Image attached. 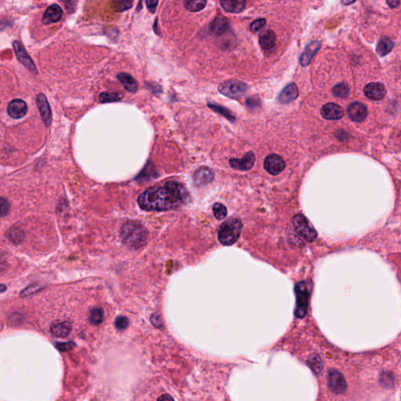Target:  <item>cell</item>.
Masks as SVG:
<instances>
[{
	"label": "cell",
	"mask_w": 401,
	"mask_h": 401,
	"mask_svg": "<svg viewBox=\"0 0 401 401\" xmlns=\"http://www.w3.org/2000/svg\"><path fill=\"white\" fill-rule=\"evenodd\" d=\"M188 198V192L182 184L169 181L143 192L139 196L138 203L146 211H167L185 205Z\"/></svg>",
	"instance_id": "6da1fadb"
},
{
	"label": "cell",
	"mask_w": 401,
	"mask_h": 401,
	"mask_svg": "<svg viewBox=\"0 0 401 401\" xmlns=\"http://www.w3.org/2000/svg\"><path fill=\"white\" fill-rule=\"evenodd\" d=\"M122 240L129 248H138L146 244L148 232L141 223L127 222L122 227Z\"/></svg>",
	"instance_id": "7a4b0ae2"
},
{
	"label": "cell",
	"mask_w": 401,
	"mask_h": 401,
	"mask_svg": "<svg viewBox=\"0 0 401 401\" xmlns=\"http://www.w3.org/2000/svg\"><path fill=\"white\" fill-rule=\"evenodd\" d=\"M242 221L238 218H230L221 225L218 239L223 246H232L238 241L242 232Z\"/></svg>",
	"instance_id": "3957f363"
},
{
	"label": "cell",
	"mask_w": 401,
	"mask_h": 401,
	"mask_svg": "<svg viewBox=\"0 0 401 401\" xmlns=\"http://www.w3.org/2000/svg\"><path fill=\"white\" fill-rule=\"evenodd\" d=\"M296 308L295 314L298 318H304L307 315L309 292L306 281H301L296 285Z\"/></svg>",
	"instance_id": "277c9868"
},
{
	"label": "cell",
	"mask_w": 401,
	"mask_h": 401,
	"mask_svg": "<svg viewBox=\"0 0 401 401\" xmlns=\"http://www.w3.org/2000/svg\"><path fill=\"white\" fill-rule=\"evenodd\" d=\"M293 225L296 232L307 242H313L317 238V231L304 215L298 214L294 217Z\"/></svg>",
	"instance_id": "5b68a950"
},
{
	"label": "cell",
	"mask_w": 401,
	"mask_h": 401,
	"mask_svg": "<svg viewBox=\"0 0 401 401\" xmlns=\"http://www.w3.org/2000/svg\"><path fill=\"white\" fill-rule=\"evenodd\" d=\"M218 89L220 93L227 97L238 98L247 92L248 87L240 81L228 80L221 83Z\"/></svg>",
	"instance_id": "8992f818"
},
{
	"label": "cell",
	"mask_w": 401,
	"mask_h": 401,
	"mask_svg": "<svg viewBox=\"0 0 401 401\" xmlns=\"http://www.w3.org/2000/svg\"><path fill=\"white\" fill-rule=\"evenodd\" d=\"M328 384L331 390L336 394H343L347 388L343 375L336 369H331L328 371Z\"/></svg>",
	"instance_id": "52a82bcc"
},
{
	"label": "cell",
	"mask_w": 401,
	"mask_h": 401,
	"mask_svg": "<svg viewBox=\"0 0 401 401\" xmlns=\"http://www.w3.org/2000/svg\"><path fill=\"white\" fill-rule=\"evenodd\" d=\"M13 46H14V51H15L16 56L18 58V61L21 62L24 66L27 67L29 71H31V73L38 74L37 71L36 66L33 62L32 60L31 59L26 50L24 48L21 42L18 41H14L13 42Z\"/></svg>",
	"instance_id": "ba28073f"
},
{
	"label": "cell",
	"mask_w": 401,
	"mask_h": 401,
	"mask_svg": "<svg viewBox=\"0 0 401 401\" xmlns=\"http://www.w3.org/2000/svg\"><path fill=\"white\" fill-rule=\"evenodd\" d=\"M264 168L271 175H278L284 170L285 163L284 159L278 154H272L266 157Z\"/></svg>",
	"instance_id": "9c48e42d"
},
{
	"label": "cell",
	"mask_w": 401,
	"mask_h": 401,
	"mask_svg": "<svg viewBox=\"0 0 401 401\" xmlns=\"http://www.w3.org/2000/svg\"><path fill=\"white\" fill-rule=\"evenodd\" d=\"M349 119L354 123H361L366 119L369 111L366 106L360 102H353L347 108Z\"/></svg>",
	"instance_id": "30bf717a"
},
{
	"label": "cell",
	"mask_w": 401,
	"mask_h": 401,
	"mask_svg": "<svg viewBox=\"0 0 401 401\" xmlns=\"http://www.w3.org/2000/svg\"><path fill=\"white\" fill-rule=\"evenodd\" d=\"M255 157L253 152H249L245 154L242 159L232 158L230 160V165L233 169L242 171H247L253 167Z\"/></svg>",
	"instance_id": "8fae6325"
},
{
	"label": "cell",
	"mask_w": 401,
	"mask_h": 401,
	"mask_svg": "<svg viewBox=\"0 0 401 401\" xmlns=\"http://www.w3.org/2000/svg\"><path fill=\"white\" fill-rule=\"evenodd\" d=\"M365 96L372 100H381L385 97L386 90L380 83H371L364 89Z\"/></svg>",
	"instance_id": "7c38bea8"
},
{
	"label": "cell",
	"mask_w": 401,
	"mask_h": 401,
	"mask_svg": "<svg viewBox=\"0 0 401 401\" xmlns=\"http://www.w3.org/2000/svg\"><path fill=\"white\" fill-rule=\"evenodd\" d=\"M215 178V174L210 168L202 166L196 170L194 173L193 179L194 184L198 186L209 185L213 182Z\"/></svg>",
	"instance_id": "4fadbf2b"
},
{
	"label": "cell",
	"mask_w": 401,
	"mask_h": 401,
	"mask_svg": "<svg viewBox=\"0 0 401 401\" xmlns=\"http://www.w3.org/2000/svg\"><path fill=\"white\" fill-rule=\"evenodd\" d=\"M321 115L327 120H338L344 116L342 107L335 103H328L321 108Z\"/></svg>",
	"instance_id": "5bb4252c"
},
{
	"label": "cell",
	"mask_w": 401,
	"mask_h": 401,
	"mask_svg": "<svg viewBox=\"0 0 401 401\" xmlns=\"http://www.w3.org/2000/svg\"><path fill=\"white\" fill-rule=\"evenodd\" d=\"M28 112L27 104L21 99L12 100L8 105V115L14 119L23 118Z\"/></svg>",
	"instance_id": "9a60e30c"
},
{
	"label": "cell",
	"mask_w": 401,
	"mask_h": 401,
	"mask_svg": "<svg viewBox=\"0 0 401 401\" xmlns=\"http://www.w3.org/2000/svg\"><path fill=\"white\" fill-rule=\"evenodd\" d=\"M36 104L38 105V110L40 112L42 120L44 122L47 126L50 125L52 122V114L50 111V104L46 96L42 93L37 95Z\"/></svg>",
	"instance_id": "2e32d148"
},
{
	"label": "cell",
	"mask_w": 401,
	"mask_h": 401,
	"mask_svg": "<svg viewBox=\"0 0 401 401\" xmlns=\"http://www.w3.org/2000/svg\"><path fill=\"white\" fill-rule=\"evenodd\" d=\"M63 11L59 5L53 4L46 9L42 18V23L44 25L56 23L62 19Z\"/></svg>",
	"instance_id": "e0dca14e"
},
{
	"label": "cell",
	"mask_w": 401,
	"mask_h": 401,
	"mask_svg": "<svg viewBox=\"0 0 401 401\" xmlns=\"http://www.w3.org/2000/svg\"><path fill=\"white\" fill-rule=\"evenodd\" d=\"M321 42H318V41H313V42H311L309 44L307 45L304 52L300 57V62L302 65L304 66V67L309 65L311 61L313 59V56L321 49Z\"/></svg>",
	"instance_id": "ac0fdd59"
},
{
	"label": "cell",
	"mask_w": 401,
	"mask_h": 401,
	"mask_svg": "<svg viewBox=\"0 0 401 401\" xmlns=\"http://www.w3.org/2000/svg\"><path fill=\"white\" fill-rule=\"evenodd\" d=\"M276 40L275 31L271 29L266 30L259 35V45L261 46L262 50L266 52H270L275 49Z\"/></svg>",
	"instance_id": "d6986e66"
},
{
	"label": "cell",
	"mask_w": 401,
	"mask_h": 401,
	"mask_svg": "<svg viewBox=\"0 0 401 401\" xmlns=\"http://www.w3.org/2000/svg\"><path fill=\"white\" fill-rule=\"evenodd\" d=\"M298 96H299V90H298L297 86L295 83H290L280 92L278 99L280 104H286L296 100Z\"/></svg>",
	"instance_id": "ffe728a7"
},
{
	"label": "cell",
	"mask_w": 401,
	"mask_h": 401,
	"mask_svg": "<svg viewBox=\"0 0 401 401\" xmlns=\"http://www.w3.org/2000/svg\"><path fill=\"white\" fill-rule=\"evenodd\" d=\"M230 27L227 18L224 17H217L212 21L210 25V31L213 33V35H221L224 34Z\"/></svg>",
	"instance_id": "44dd1931"
},
{
	"label": "cell",
	"mask_w": 401,
	"mask_h": 401,
	"mask_svg": "<svg viewBox=\"0 0 401 401\" xmlns=\"http://www.w3.org/2000/svg\"><path fill=\"white\" fill-rule=\"evenodd\" d=\"M71 329L72 327L71 323L68 321L53 323L52 325L50 326L51 334L58 338H64L68 336L71 332Z\"/></svg>",
	"instance_id": "7402d4cb"
},
{
	"label": "cell",
	"mask_w": 401,
	"mask_h": 401,
	"mask_svg": "<svg viewBox=\"0 0 401 401\" xmlns=\"http://www.w3.org/2000/svg\"><path fill=\"white\" fill-rule=\"evenodd\" d=\"M117 78L121 82L122 84L123 85L125 91L131 93H135L138 91V83L132 75L123 72V73L119 74Z\"/></svg>",
	"instance_id": "603a6c76"
},
{
	"label": "cell",
	"mask_w": 401,
	"mask_h": 401,
	"mask_svg": "<svg viewBox=\"0 0 401 401\" xmlns=\"http://www.w3.org/2000/svg\"><path fill=\"white\" fill-rule=\"evenodd\" d=\"M221 6L225 10L229 13L233 14H238L244 10L246 7V2L245 1H230V0H224L221 1Z\"/></svg>",
	"instance_id": "cb8c5ba5"
},
{
	"label": "cell",
	"mask_w": 401,
	"mask_h": 401,
	"mask_svg": "<svg viewBox=\"0 0 401 401\" xmlns=\"http://www.w3.org/2000/svg\"><path fill=\"white\" fill-rule=\"evenodd\" d=\"M394 46H395V43L391 38H388V37H382L378 42V46L376 47L377 54L380 57H385L389 53L391 52Z\"/></svg>",
	"instance_id": "d4e9b609"
},
{
	"label": "cell",
	"mask_w": 401,
	"mask_h": 401,
	"mask_svg": "<svg viewBox=\"0 0 401 401\" xmlns=\"http://www.w3.org/2000/svg\"><path fill=\"white\" fill-rule=\"evenodd\" d=\"M208 106L214 112H217L219 115H223V117L226 118L229 121L234 122L236 120V118L228 108L219 105V104H213V103H209Z\"/></svg>",
	"instance_id": "484cf974"
},
{
	"label": "cell",
	"mask_w": 401,
	"mask_h": 401,
	"mask_svg": "<svg viewBox=\"0 0 401 401\" xmlns=\"http://www.w3.org/2000/svg\"><path fill=\"white\" fill-rule=\"evenodd\" d=\"M123 96L121 93L104 92L99 96V100L101 103H112V102L120 101Z\"/></svg>",
	"instance_id": "4316f807"
},
{
	"label": "cell",
	"mask_w": 401,
	"mask_h": 401,
	"mask_svg": "<svg viewBox=\"0 0 401 401\" xmlns=\"http://www.w3.org/2000/svg\"><path fill=\"white\" fill-rule=\"evenodd\" d=\"M349 92H350V89L349 86L346 83H341L339 84H337L332 88V93L336 97L344 98L348 97L349 96Z\"/></svg>",
	"instance_id": "83f0119b"
},
{
	"label": "cell",
	"mask_w": 401,
	"mask_h": 401,
	"mask_svg": "<svg viewBox=\"0 0 401 401\" xmlns=\"http://www.w3.org/2000/svg\"><path fill=\"white\" fill-rule=\"evenodd\" d=\"M207 2L205 0H194V1H185V7L190 12H198L206 7Z\"/></svg>",
	"instance_id": "f1b7e54d"
},
{
	"label": "cell",
	"mask_w": 401,
	"mask_h": 401,
	"mask_svg": "<svg viewBox=\"0 0 401 401\" xmlns=\"http://www.w3.org/2000/svg\"><path fill=\"white\" fill-rule=\"evenodd\" d=\"M307 364L309 365V368L312 369L313 372L316 373V374H318L322 370V361H321V357H319L317 354L311 355L309 357L308 361H307Z\"/></svg>",
	"instance_id": "f546056e"
},
{
	"label": "cell",
	"mask_w": 401,
	"mask_h": 401,
	"mask_svg": "<svg viewBox=\"0 0 401 401\" xmlns=\"http://www.w3.org/2000/svg\"><path fill=\"white\" fill-rule=\"evenodd\" d=\"M104 310L101 308H93L90 315V321L93 325H99L104 321Z\"/></svg>",
	"instance_id": "4dcf8cb0"
},
{
	"label": "cell",
	"mask_w": 401,
	"mask_h": 401,
	"mask_svg": "<svg viewBox=\"0 0 401 401\" xmlns=\"http://www.w3.org/2000/svg\"><path fill=\"white\" fill-rule=\"evenodd\" d=\"M8 238L14 244H19L25 238L23 230L18 227H13L8 232Z\"/></svg>",
	"instance_id": "1f68e13d"
},
{
	"label": "cell",
	"mask_w": 401,
	"mask_h": 401,
	"mask_svg": "<svg viewBox=\"0 0 401 401\" xmlns=\"http://www.w3.org/2000/svg\"><path fill=\"white\" fill-rule=\"evenodd\" d=\"M213 214L215 216L216 218L218 219H224L225 217L227 216V208L223 206V204L216 203L213 207Z\"/></svg>",
	"instance_id": "d6a6232c"
},
{
	"label": "cell",
	"mask_w": 401,
	"mask_h": 401,
	"mask_svg": "<svg viewBox=\"0 0 401 401\" xmlns=\"http://www.w3.org/2000/svg\"><path fill=\"white\" fill-rule=\"evenodd\" d=\"M42 288H43V286L41 285V284H38V283L31 284L30 286L28 287V288H25V290L22 291V292L21 293V297H27V296H31L33 294H35V292L40 291Z\"/></svg>",
	"instance_id": "836d02e7"
},
{
	"label": "cell",
	"mask_w": 401,
	"mask_h": 401,
	"mask_svg": "<svg viewBox=\"0 0 401 401\" xmlns=\"http://www.w3.org/2000/svg\"><path fill=\"white\" fill-rule=\"evenodd\" d=\"M266 23H267V21L264 18H259V19L255 20L250 25V31L253 33L257 32L265 26Z\"/></svg>",
	"instance_id": "e575fe53"
},
{
	"label": "cell",
	"mask_w": 401,
	"mask_h": 401,
	"mask_svg": "<svg viewBox=\"0 0 401 401\" xmlns=\"http://www.w3.org/2000/svg\"><path fill=\"white\" fill-rule=\"evenodd\" d=\"M10 210V202L6 198L0 197V216H5L7 215Z\"/></svg>",
	"instance_id": "d590c367"
},
{
	"label": "cell",
	"mask_w": 401,
	"mask_h": 401,
	"mask_svg": "<svg viewBox=\"0 0 401 401\" xmlns=\"http://www.w3.org/2000/svg\"><path fill=\"white\" fill-rule=\"evenodd\" d=\"M129 325V320L124 316H119L115 320V327L119 330H124Z\"/></svg>",
	"instance_id": "8d00e7d4"
},
{
	"label": "cell",
	"mask_w": 401,
	"mask_h": 401,
	"mask_svg": "<svg viewBox=\"0 0 401 401\" xmlns=\"http://www.w3.org/2000/svg\"><path fill=\"white\" fill-rule=\"evenodd\" d=\"M380 382L383 386L389 387L390 384L393 385V376L390 375L389 373H386H386H383L382 376H381Z\"/></svg>",
	"instance_id": "74e56055"
},
{
	"label": "cell",
	"mask_w": 401,
	"mask_h": 401,
	"mask_svg": "<svg viewBox=\"0 0 401 401\" xmlns=\"http://www.w3.org/2000/svg\"><path fill=\"white\" fill-rule=\"evenodd\" d=\"M157 3L158 2L157 1H151V0H148L147 1L146 4L147 6H148V10H150L152 13H154L156 10V8H157Z\"/></svg>",
	"instance_id": "f35d334b"
},
{
	"label": "cell",
	"mask_w": 401,
	"mask_h": 401,
	"mask_svg": "<svg viewBox=\"0 0 401 401\" xmlns=\"http://www.w3.org/2000/svg\"><path fill=\"white\" fill-rule=\"evenodd\" d=\"M133 2L132 1L129 2V1H124V2H119L120 4V9H119V11H124V10H126L129 9V8L132 7L133 6Z\"/></svg>",
	"instance_id": "ab89813d"
},
{
	"label": "cell",
	"mask_w": 401,
	"mask_h": 401,
	"mask_svg": "<svg viewBox=\"0 0 401 401\" xmlns=\"http://www.w3.org/2000/svg\"><path fill=\"white\" fill-rule=\"evenodd\" d=\"M74 343H72V342H67V343L58 344V345H57V346H58V349H61V350H62V351H65L66 350L65 348H67V349H71Z\"/></svg>",
	"instance_id": "60d3db41"
},
{
	"label": "cell",
	"mask_w": 401,
	"mask_h": 401,
	"mask_svg": "<svg viewBox=\"0 0 401 401\" xmlns=\"http://www.w3.org/2000/svg\"><path fill=\"white\" fill-rule=\"evenodd\" d=\"M152 322L154 325H155L156 327H160L161 325V318H160L159 316L157 314H154L152 315Z\"/></svg>",
	"instance_id": "b9f144b4"
},
{
	"label": "cell",
	"mask_w": 401,
	"mask_h": 401,
	"mask_svg": "<svg viewBox=\"0 0 401 401\" xmlns=\"http://www.w3.org/2000/svg\"><path fill=\"white\" fill-rule=\"evenodd\" d=\"M157 401H173V398H172L171 396L168 395V394H165V395H162L161 397H160L157 400Z\"/></svg>",
	"instance_id": "7bdbcfd3"
},
{
	"label": "cell",
	"mask_w": 401,
	"mask_h": 401,
	"mask_svg": "<svg viewBox=\"0 0 401 401\" xmlns=\"http://www.w3.org/2000/svg\"><path fill=\"white\" fill-rule=\"evenodd\" d=\"M387 4L391 8H397L400 6L401 2L400 1H387Z\"/></svg>",
	"instance_id": "ee69618b"
},
{
	"label": "cell",
	"mask_w": 401,
	"mask_h": 401,
	"mask_svg": "<svg viewBox=\"0 0 401 401\" xmlns=\"http://www.w3.org/2000/svg\"><path fill=\"white\" fill-rule=\"evenodd\" d=\"M6 289H7V288H6L5 284H0V294H2L3 293V292H6Z\"/></svg>",
	"instance_id": "f6af8a7d"
},
{
	"label": "cell",
	"mask_w": 401,
	"mask_h": 401,
	"mask_svg": "<svg viewBox=\"0 0 401 401\" xmlns=\"http://www.w3.org/2000/svg\"><path fill=\"white\" fill-rule=\"evenodd\" d=\"M355 2H342V3L345 4V5H349V4L354 3Z\"/></svg>",
	"instance_id": "bcb514c9"
}]
</instances>
